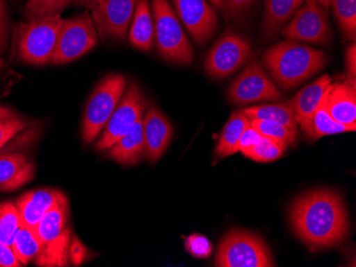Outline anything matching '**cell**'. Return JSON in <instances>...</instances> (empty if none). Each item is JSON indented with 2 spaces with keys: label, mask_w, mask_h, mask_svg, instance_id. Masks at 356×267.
<instances>
[{
  "label": "cell",
  "mask_w": 356,
  "mask_h": 267,
  "mask_svg": "<svg viewBox=\"0 0 356 267\" xmlns=\"http://www.w3.org/2000/svg\"><path fill=\"white\" fill-rule=\"evenodd\" d=\"M21 226V215L15 203H0V243L12 246L16 233Z\"/></svg>",
  "instance_id": "28"
},
{
  "label": "cell",
  "mask_w": 356,
  "mask_h": 267,
  "mask_svg": "<svg viewBox=\"0 0 356 267\" xmlns=\"http://www.w3.org/2000/svg\"><path fill=\"white\" fill-rule=\"evenodd\" d=\"M77 3L87 8V9L93 10L95 6L97 5V0H77Z\"/></svg>",
  "instance_id": "40"
},
{
  "label": "cell",
  "mask_w": 356,
  "mask_h": 267,
  "mask_svg": "<svg viewBox=\"0 0 356 267\" xmlns=\"http://www.w3.org/2000/svg\"><path fill=\"white\" fill-rule=\"evenodd\" d=\"M8 46V23L5 3L0 0V53H5Z\"/></svg>",
  "instance_id": "37"
},
{
  "label": "cell",
  "mask_w": 356,
  "mask_h": 267,
  "mask_svg": "<svg viewBox=\"0 0 356 267\" xmlns=\"http://www.w3.org/2000/svg\"><path fill=\"white\" fill-rule=\"evenodd\" d=\"M261 137H263V135L258 132L253 126L250 123L247 128H245V130L243 131V133H242L241 137H240L239 143H238V149H239V151H242L250 148V147L257 144L261 141Z\"/></svg>",
  "instance_id": "35"
},
{
  "label": "cell",
  "mask_w": 356,
  "mask_h": 267,
  "mask_svg": "<svg viewBox=\"0 0 356 267\" xmlns=\"http://www.w3.org/2000/svg\"><path fill=\"white\" fill-rule=\"evenodd\" d=\"M144 158L149 162L159 160L171 143L173 127L158 107L151 105L144 113L143 119Z\"/></svg>",
  "instance_id": "15"
},
{
  "label": "cell",
  "mask_w": 356,
  "mask_h": 267,
  "mask_svg": "<svg viewBox=\"0 0 356 267\" xmlns=\"http://www.w3.org/2000/svg\"><path fill=\"white\" fill-rule=\"evenodd\" d=\"M330 87V85H329ZM327 89L322 98L319 107L316 110L312 119V139H318L327 135H337V133L350 132L352 130L348 126L338 123L332 119L327 109Z\"/></svg>",
  "instance_id": "26"
},
{
  "label": "cell",
  "mask_w": 356,
  "mask_h": 267,
  "mask_svg": "<svg viewBox=\"0 0 356 267\" xmlns=\"http://www.w3.org/2000/svg\"><path fill=\"white\" fill-rule=\"evenodd\" d=\"M75 0H29L24 8L27 21L61 14Z\"/></svg>",
  "instance_id": "32"
},
{
  "label": "cell",
  "mask_w": 356,
  "mask_h": 267,
  "mask_svg": "<svg viewBox=\"0 0 356 267\" xmlns=\"http://www.w3.org/2000/svg\"><path fill=\"white\" fill-rule=\"evenodd\" d=\"M99 1H103V0H97V3H99Z\"/></svg>",
  "instance_id": "44"
},
{
  "label": "cell",
  "mask_w": 356,
  "mask_h": 267,
  "mask_svg": "<svg viewBox=\"0 0 356 267\" xmlns=\"http://www.w3.org/2000/svg\"><path fill=\"white\" fill-rule=\"evenodd\" d=\"M304 0H265L263 30L266 37H273L293 19Z\"/></svg>",
  "instance_id": "22"
},
{
  "label": "cell",
  "mask_w": 356,
  "mask_h": 267,
  "mask_svg": "<svg viewBox=\"0 0 356 267\" xmlns=\"http://www.w3.org/2000/svg\"><path fill=\"white\" fill-rule=\"evenodd\" d=\"M250 123L261 133L263 137L277 141L280 144L287 148L290 145L295 144L298 133L288 129L282 123L266 119H250Z\"/></svg>",
  "instance_id": "29"
},
{
  "label": "cell",
  "mask_w": 356,
  "mask_h": 267,
  "mask_svg": "<svg viewBox=\"0 0 356 267\" xmlns=\"http://www.w3.org/2000/svg\"><path fill=\"white\" fill-rule=\"evenodd\" d=\"M99 35L89 12L62 23L51 64L63 65L78 59L97 45Z\"/></svg>",
  "instance_id": "8"
},
{
  "label": "cell",
  "mask_w": 356,
  "mask_h": 267,
  "mask_svg": "<svg viewBox=\"0 0 356 267\" xmlns=\"http://www.w3.org/2000/svg\"><path fill=\"white\" fill-rule=\"evenodd\" d=\"M250 119H266L273 121L287 127L293 132L298 133V123L290 101L280 103H268V105H253L241 110Z\"/></svg>",
  "instance_id": "24"
},
{
  "label": "cell",
  "mask_w": 356,
  "mask_h": 267,
  "mask_svg": "<svg viewBox=\"0 0 356 267\" xmlns=\"http://www.w3.org/2000/svg\"><path fill=\"white\" fill-rule=\"evenodd\" d=\"M128 40L131 46L145 53L154 47V21L149 0H137Z\"/></svg>",
  "instance_id": "21"
},
{
  "label": "cell",
  "mask_w": 356,
  "mask_h": 267,
  "mask_svg": "<svg viewBox=\"0 0 356 267\" xmlns=\"http://www.w3.org/2000/svg\"><path fill=\"white\" fill-rule=\"evenodd\" d=\"M332 83L333 80L329 75L321 76L319 79L298 92L296 96L290 101L295 113L296 121L309 139L312 137V119L325 96V91Z\"/></svg>",
  "instance_id": "17"
},
{
  "label": "cell",
  "mask_w": 356,
  "mask_h": 267,
  "mask_svg": "<svg viewBox=\"0 0 356 267\" xmlns=\"http://www.w3.org/2000/svg\"><path fill=\"white\" fill-rule=\"evenodd\" d=\"M11 247L22 265H27L40 254L41 241L35 228L22 224Z\"/></svg>",
  "instance_id": "25"
},
{
  "label": "cell",
  "mask_w": 356,
  "mask_h": 267,
  "mask_svg": "<svg viewBox=\"0 0 356 267\" xmlns=\"http://www.w3.org/2000/svg\"><path fill=\"white\" fill-rule=\"evenodd\" d=\"M185 248L194 258L206 259L213 254V245L204 235L194 233L186 239Z\"/></svg>",
  "instance_id": "33"
},
{
  "label": "cell",
  "mask_w": 356,
  "mask_h": 267,
  "mask_svg": "<svg viewBox=\"0 0 356 267\" xmlns=\"http://www.w3.org/2000/svg\"><path fill=\"white\" fill-rule=\"evenodd\" d=\"M35 177V165L23 153L0 155V192H12Z\"/></svg>",
  "instance_id": "18"
},
{
  "label": "cell",
  "mask_w": 356,
  "mask_h": 267,
  "mask_svg": "<svg viewBox=\"0 0 356 267\" xmlns=\"http://www.w3.org/2000/svg\"><path fill=\"white\" fill-rule=\"evenodd\" d=\"M127 80L120 74H110L96 85L91 94L83 113V143L91 144L107 125L125 91Z\"/></svg>",
  "instance_id": "6"
},
{
  "label": "cell",
  "mask_w": 356,
  "mask_h": 267,
  "mask_svg": "<svg viewBox=\"0 0 356 267\" xmlns=\"http://www.w3.org/2000/svg\"><path fill=\"white\" fill-rule=\"evenodd\" d=\"M327 109L332 119L356 129L355 78L347 77L343 81L332 83L327 87Z\"/></svg>",
  "instance_id": "16"
},
{
  "label": "cell",
  "mask_w": 356,
  "mask_h": 267,
  "mask_svg": "<svg viewBox=\"0 0 356 267\" xmlns=\"http://www.w3.org/2000/svg\"><path fill=\"white\" fill-rule=\"evenodd\" d=\"M304 3H307L309 6L317 5V0H304Z\"/></svg>",
  "instance_id": "42"
},
{
  "label": "cell",
  "mask_w": 356,
  "mask_h": 267,
  "mask_svg": "<svg viewBox=\"0 0 356 267\" xmlns=\"http://www.w3.org/2000/svg\"><path fill=\"white\" fill-rule=\"evenodd\" d=\"M147 101L140 87L135 83L126 85L125 91L115 107V112L108 121L101 137L96 141V150L106 151L119 141L134 123L143 117Z\"/></svg>",
  "instance_id": "10"
},
{
  "label": "cell",
  "mask_w": 356,
  "mask_h": 267,
  "mask_svg": "<svg viewBox=\"0 0 356 267\" xmlns=\"http://www.w3.org/2000/svg\"><path fill=\"white\" fill-rule=\"evenodd\" d=\"M252 55L250 42L233 30H227L208 51L204 69L213 79H224L248 63Z\"/></svg>",
  "instance_id": "9"
},
{
  "label": "cell",
  "mask_w": 356,
  "mask_h": 267,
  "mask_svg": "<svg viewBox=\"0 0 356 267\" xmlns=\"http://www.w3.org/2000/svg\"><path fill=\"white\" fill-rule=\"evenodd\" d=\"M28 126V121L8 107L0 105V149Z\"/></svg>",
  "instance_id": "30"
},
{
  "label": "cell",
  "mask_w": 356,
  "mask_h": 267,
  "mask_svg": "<svg viewBox=\"0 0 356 267\" xmlns=\"http://www.w3.org/2000/svg\"><path fill=\"white\" fill-rule=\"evenodd\" d=\"M227 97L234 105H247L277 101L281 98V91L261 63L253 61L229 85Z\"/></svg>",
  "instance_id": "11"
},
{
  "label": "cell",
  "mask_w": 356,
  "mask_h": 267,
  "mask_svg": "<svg viewBox=\"0 0 356 267\" xmlns=\"http://www.w3.org/2000/svg\"><path fill=\"white\" fill-rule=\"evenodd\" d=\"M63 19L61 14L16 24L12 35V53L27 64L43 67L51 62Z\"/></svg>",
  "instance_id": "3"
},
{
  "label": "cell",
  "mask_w": 356,
  "mask_h": 267,
  "mask_svg": "<svg viewBox=\"0 0 356 267\" xmlns=\"http://www.w3.org/2000/svg\"><path fill=\"white\" fill-rule=\"evenodd\" d=\"M249 125L250 119L241 110L234 111L218 139L215 150L216 157L224 159L237 153L239 151L238 143L240 137Z\"/></svg>",
  "instance_id": "23"
},
{
  "label": "cell",
  "mask_w": 356,
  "mask_h": 267,
  "mask_svg": "<svg viewBox=\"0 0 356 267\" xmlns=\"http://www.w3.org/2000/svg\"><path fill=\"white\" fill-rule=\"evenodd\" d=\"M284 37L293 41L327 45L332 40L329 12L319 3H304L293 15L290 23L282 30Z\"/></svg>",
  "instance_id": "12"
},
{
  "label": "cell",
  "mask_w": 356,
  "mask_h": 267,
  "mask_svg": "<svg viewBox=\"0 0 356 267\" xmlns=\"http://www.w3.org/2000/svg\"><path fill=\"white\" fill-rule=\"evenodd\" d=\"M210 3L215 6L216 9L223 12L224 15L226 13V0H209Z\"/></svg>",
  "instance_id": "39"
},
{
  "label": "cell",
  "mask_w": 356,
  "mask_h": 267,
  "mask_svg": "<svg viewBox=\"0 0 356 267\" xmlns=\"http://www.w3.org/2000/svg\"><path fill=\"white\" fill-rule=\"evenodd\" d=\"M137 0H103L92 10V19L102 39L124 41L131 28Z\"/></svg>",
  "instance_id": "13"
},
{
  "label": "cell",
  "mask_w": 356,
  "mask_h": 267,
  "mask_svg": "<svg viewBox=\"0 0 356 267\" xmlns=\"http://www.w3.org/2000/svg\"><path fill=\"white\" fill-rule=\"evenodd\" d=\"M346 69L350 77L355 78L356 75V46L351 44L346 51Z\"/></svg>",
  "instance_id": "38"
},
{
  "label": "cell",
  "mask_w": 356,
  "mask_h": 267,
  "mask_svg": "<svg viewBox=\"0 0 356 267\" xmlns=\"http://www.w3.org/2000/svg\"><path fill=\"white\" fill-rule=\"evenodd\" d=\"M23 266L19 259L16 258L11 246L0 243V267Z\"/></svg>",
  "instance_id": "36"
},
{
  "label": "cell",
  "mask_w": 356,
  "mask_h": 267,
  "mask_svg": "<svg viewBox=\"0 0 356 267\" xmlns=\"http://www.w3.org/2000/svg\"><path fill=\"white\" fill-rule=\"evenodd\" d=\"M143 117L108 149L107 157L122 165H136L144 158Z\"/></svg>",
  "instance_id": "20"
},
{
  "label": "cell",
  "mask_w": 356,
  "mask_h": 267,
  "mask_svg": "<svg viewBox=\"0 0 356 267\" xmlns=\"http://www.w3.org/2000/svg\"><path fill=\"white\" fill-rule=\"evenodd\" d=\"M255 3L256 0H226L225 17L234 21H241Z\"/></svg>",
  "instance_id": "34"
},
{
  "label": "cell",
  "mask_w": 356,
  "mask_h": 267,
  "mask_svg": "<svg viewBox=\"0 0 356 267\" xmlns=\"http://www.w3.org/2000/svg\"><path fill=\"white\" fill-rule=\"evenodd\" d=\"M285 150V147L277 141L263 137L257 144L240 153L256 162L269 163L281 158Z\"/></svg>",
  "instance_id": "31"
},
{
  "label": "cell",
  "mask_w": 356,
  "mask_h": 267,
  "mask_svg": "<svg viewBox=\"0 0 356 267\" xmlns=\"http://www.w3.org/2000/svg\"><path fill=\"white\" fill-rule=\"evenodd\" d=\"M0 155H3V149H0Z\"/></svg>",
  "instance_id": "43"
},
{
  "label": "cell",
  "mask_w": 356,
  "mask_h": 267,
  "mask_svg": "<svg viewBox=\"0 0 356 267\" xmlns=\"http://www.w3.org/2000/svg\"><path fill=\"white\" fill-rule=\"evenodd\" d=\"M317 3H319L321 7L325 8V9H329L331 0H317Z\"/></svg>",
  "instance_id": "41"
},
{
  "label": "cell",
  "mask_w": 356,
  "mask_h": 267,
  "mask_svg": "<svg viewBox=\"0 0 356 267\" xmlns=\"http://www.w3.org/2000/svg\"><path fill=\"white\" fill-rule=\"evenodd\" d=\"M61 195L59 191L51 189H40L22 195L15 203L21 215L22 224L35 229L44 215L55 206Z\"/></svg>",
  "instance_id": "19"
},
{
  "label": "cell",
  "mask_w": 356,
  "mask_h": 267,
  "mask_svg": "<svg viewBox=\"0 0 356 267\" xmlns=\"http://www.w3.org/2000/svg\"><path fill=\"white\" fill-rule=\"evenodd\" d=\"M175 13L197 45L203 46L215 35L218 15L206 0H172Z\"/></svg>",
  "instance_id": "14"
},
{
  "label": "cell",
  "mask_w": 356,
  "mask_h": 267,
  "mask_svg": "<svg viewBox=\"0 0 356 267\" xmlns=\"http://www.w3.org/2000/svg\"><path fill=\"white\" fill-rule=\"evenodd\" d=\"M334 15L346 39L354 41L356 37V0H331Z\"/></svg>",
  "instance_id": "27"
},
{
  "label": "cell",
  "mask_w": 356,
  "mask_h": 267,
  "mask_svg": "<svg viewBox=\"0 0 356 267\" xmlns=\"http://www.w3.org/2000/svg\"><path fill=\"white\" fill-rule=\"evenodd\" d=\"M154 42L160 57L179 65L193 61V49L169 0H152Z\"/></svg>",
  "instance_id": "5"
},
{
  "label": "cell",
  "mask_w": 356,
  "mask_h": 267,
  "mask_svg": "<svg viewBox=\"0 0 356 267\" xmlns=\"http://www.w3.org/2000/svg\"><path fill=\"white\" fill-rule=\"evenodd\" d=\"M41 250L35 258L38 266H67L74 258L72 231L69 225V203L63 194L35 227Z\"/></svg>",
  "instance_id": "4"
},
{
  "label": "cell",
  "mask_w": 356,
  "mask_h": 267,
  "mask_svg": "<svg viewBox=\"0 0 356 267\" xmlns=\"http://www.w3.org/2000/svg\"><path fill=\"white\" fill-rule=\"evenodd\" d=\"M290 226L312 249L330 248L345 242L349 216L341 195L331 190L305 193L290 207Z\"/></svg>",
  "instance_id": "1"
},
{
  "label": "cell",
  "mask_w": 356,
  "mask_h": 267,
  "mask_svg": "<svg viewBox=\"0 0 356 267\" xmlns=\"http://www.w3.org/2000/svg\"><path fill=\"white\" fill-rule=\"evenodd\" d=\"M215 264L218 267L275 266L271 250L264 239L245 230H231L224 235Z\"/></svg>",
  "instance_id": "7"
},
{
  "label": "cell",
  "mask_w": 356,
  "mask_h": 267,
  "mask_svg": "<svg viewBox=\"0 0 356 267\" xmlns=\"http://www.w3.org/2000/svg\"><path fill=\"white\" fill-rule=\"evenodd\" d=\"M263 63L275 85L288 91L321 71L327 64V55L325 51L288 39L267 49Z\"/></svg>",
  "instance_id": "2"
}]
</instances>
